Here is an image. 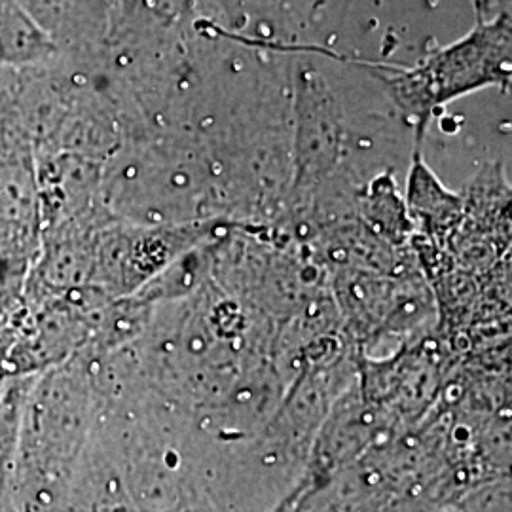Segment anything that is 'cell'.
I'll return each instance as SVG.
<instances>
[{
    "label": "cell",
    "mask_w": 512,
    "mask_h": 512,
    "mask_svg": "<svg viewBox=\"0 0 512 512\" xmlns=\"http://www.w3.org/2000/svg\"><path fill=\"white\" fill-rule=\"evenodd\" d=\"M385 82L397 105L416 124V143L429 118L444 105L482 88L511 82V19L478 21L473 33L431 54L414 69H391Z\"/></svg>",
    "instance_id": "obj_1"
},
{
    "label": "cell",
    "mask_w": 512,
    "mask_h": 512,
    "mask_svg": "<svg viewBox=\"0 0 512 512\" xmlns=\"http://www.w3.org/2000/svg\"><path fill=\"white\" fill-rule=\"evenodd\" d=\"M31 387L21 384L4 389L0 397V512L4 507V492L8 488V476L14 473L18 450L19 425L23 416V404Z\"/></svg>",
    "instance_id": "obj_2"
},
{
    "label": "cell",
    "mask_w": 512,
    "mask_h": 512,
    "mask_svg": "<svg viewBox=\"0 0 512 512\" xmlns=\"http://www.w3.org/2000/svg\"><path fill=\"white\" fill-rule=\"evenodd\" d=\"M473 2H475V4H478V6H480V4H482V0H473Z\"/></svg>",
    "instance_id": "obj_3"
}]
</instances>
